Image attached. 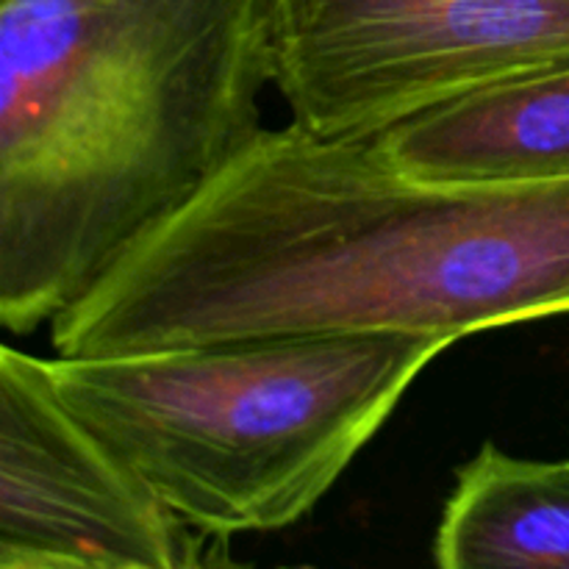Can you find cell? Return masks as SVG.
<instances>
[{
	"instance_id": "1",
	"label": "cell",
	"mask_w": 569,
	"mask_h": 569,
	"mask_svg": "<svg viewBox=\"0 0 569 569\" xmlns=\"http://www.w3.org/2000/svg\"><path fill=\"white\" fill-rule=\"evenodd\" d=\"M569 315V178L422 181L376 137L264 128L50 322L56 356L306 333L459 342Z\"/></svg>"
},
{
	"instance_id": "2",
	"label": "cell",
	"mask_w": 569,
	"mask_h": 569,
	"mask_svg": "<svg viewBox=\"0 0 569 569\" xmlns=\"http://www.w3.org/2000/svg\"><path fill=\"white\" fill-rule=\"evenodd\" d=\"M278 0H0V326L28 337L220 176Z\"/></svg>"
},
{
	"instance_id": "3",
	"label": "cell",
	"mask_w": 569,
	"mask_h": 569,
	"mask_svg": "<svg viewBox=\"0 0 569 569\" xmlns=\"http://www.w3.org/2000/svg\"><path fill=\"white\" fill-rule=\"evenodd\" d=\"M426 333H306L48 359L64 403L198 531H283L317 509L448 350Z\"/></svg>"
},
{
	"instance_id": "4",
	"label": "cell",
	"mask_w": 569,
	"mask_h": 569,
	"mask_svg": "<svg viewBox=\"0 0 569 569\" xmlns=\"http://www.w3.org/2000/svg\"><path fill=\"white\" fill-rule=\"evenodd\" d=\"M569 67V0H278V94L322 137H378L489 83Z\"/></svg>"
},
{
	"instance_id": "5",
	"label": "cell",
	"mask_w": 569,
	"mask_h": 569,
	"mask_svg": "<svg viewBox=\"0 0 569 569\" xmlns=\"http://www.w3.org/2000/svg\"><path fill=\"white\" fill-rule=\"evenodd\" d=\"M56 389L48 359L0 350V569L231 565Z\"/></svg>"
},
{
	"instance_id": "6",
	"label": "cell",
	"mask_w": 569,
	"mask_h": 569,
	"mask_svg": "<svg viewBox=\"0 0 569 569\" xmlns=\"http://www.w3.org/2000/svg\"><path fill=\"white\" fill-rule=\"evenodd\" d=\"M395 167L422 181L569 178V67L472 89L378 133Z\"/></svg>"
},
{
	"instance_id": "7",
	"label": "cell",
	"mask_w": 569,
	"mask_h": 569,
	"mask_svg": "<svg viewBox=\"0 0 569 569\" xmlns=\"http://www.w3.org/2000/svg\"><path fill=\"white\" fill-rule=\"evenodd\" d=\"M442 569H569V461L517 459L483 442L445 500Z\"/></svg>"
}]
</instances>
